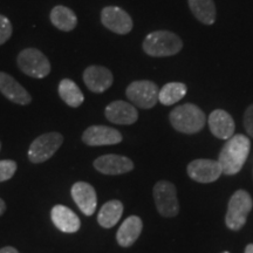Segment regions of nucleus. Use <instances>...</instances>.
Masks as SVG:
<instances>
[{
  "mask_svg": "<svg viewBox=\"0 0 253 253\" xmlns=\"http://www.w3.org/2000/svg\"><path fill=\"white\" fill-rule=\"evenodd\" d=\"M251 141L248 136L237 134L226 140L218 157L223 173L232 176L238 173L248 160Z\"/></svg>",
  "mask_w": 253,
  "mask_h": 253,
  "instance_id": "obj_1",
  "label": "nucleus"
},
{
  "mask_svg": "<svg viewBox=\"0 0 253 253\" xmlns=\"http://www.w3.org/2000/svg\"><path fill=\"white\" fill-rule=\"evenodd\" d=\"M169 120L177 131L189 135L201 131L207 122L203 110L192 103L176 107L170 113Z\"/></svg>",
  "mask_w": 253,
  "mask_h": 253,
  "instance_id": "obj_2",
  "label": "nucleus"
},
{
  "mask_svg": "<svg viewBox=\"0 0 253 253\" xmlns=\"http://www.w3.org/2000/svg\"><path fill=\"white\" fill-rule=\"evenodd\" d=\"M142 47L145 54L155 58H162L175 55L181 52L183 42L181 38L172 32L155 31L145 37Z\"/></svg>",
  "mask_w": 253,
  "mask_h": 253,
  "instance_id": "obj_3",
  "label": "nucleus"
},
{
  "mask_svg": "<svg viewBox=\"0 0 253 253\" xmlns=\"http://www.w3.org/2000/svg\"><path fill=\"white\" fill-rule=\"evenodd\" d=\"M253 208L251 196L245 190H237L230 198L227 207L225 224L230 230L239 231L246 224L249 213Z\"/></svg>",
  "mask_w": 253,
  "mask_h": 253,
  "instance_id": "obj_4",
  "label": "nucleus"
},
{
  "mask_svg": "<svg viewBox=\"0 0 253 253\" xmlns=\"http://www.w3.org/2000/svg\"><path fill=\"white\" fill-rule=\"evenodd\" d=\"M18 67L27 77L34 79H43L50 73V62L40 49L30 47L25 48L18 54Z\"/></svg>",
  "mask_w": 253,
  "mask_h": 253,
  "instance_id": "obj_5",
  "label": "nucleus"
},
{
  "mask_svg": "<svg viewBox=\"0 0 253 253\" xmlns=\"http://www.w3.org/2000/svg\"><path fill=\"white\" fill-rule=\"evenodd\" d=\"M63 143V135L58 131H50L40 135L32 142L27 156L34 164L43 163L54 156Z\"/></svg>",
  "mask_w": 253,
  "mask_h": 253,
  "instance_id": "obj_6",
  "label": "nucleus"
},
{
  "mask_svg": "<svg viewBox=\"0 0 253 253\" xmlns=\"http://www.w3.org/2000/svg\"><path fill=\"white\" fill-rule=\"evenodd\" d=\"M158 213L163 217H175L179 212V203L175 185L171 182L160 181L153 190Z\"/></svg>",
  "mask_w": 253,
  "mask_h": 253,
  "instance_id": "obj_7",
  "label": "nucleus"
},
{
  "mask_svg": "<svg viewBox=\"0 0 253 253\" xmlns=\"http://www.w3.org/2000/svg\"><path fill=\"white\" fill-rule=\"evenodd\" d=\"M157 84L149 80L134 81L129 84L126 90V95L129 101L140 107L142 109H150L158 102Z\"/></svg>",
  "mask_w": 253,
  "mask_h": 253,
  "instance_id": "obj_8",
  "label": "nucleus"
},
{
  "mask_svg": "<svg viewBox=\"0 0 253 253\" xmlns=\"http://www.w3.org/2000/svg\"><path fill=\"white\" fill-rule=\"evenodd\" d=\"M186 171L191 179L198 183H212L219 178L223 170L218 161L198 158L189 163Z\"/></svg>",
  "mask_w": 253,
  "mask_h": 253,
  "instance_id": "obj_9",
  "label": "nucleus"
},
{
  "mask_svg": "<svg viewBox=\"0 0 253 253\" xmlns=\"http://www.w3.org/2000/svg\"><path fill=\"white\" fill-rule=\"evenodd\" d=\"M101 23L116 34H128L132 30V19L125 9L116 6H107L101 11Z\"/></svg>",
  "mask_w": 253,
  "mask_h": 253,
  "instance_id": "obj_10",
  "label": "nucleus"
},
{
  "mask_svg": "<svg viewBox=\"0 0 253 253\" xmlns=\"http://www.w3.org/2000/svg\"><path fill=\"white\" fill-rule=\"evenodd\" d=\"M82 141L90 147L119 144L122 142V134L107 126H91L84 131Z\"/></svg>",
  "mask_w": 253,
  "mask_h": 253,
  "instance_id": "obj_11",
  "label": "nucleus"
},
{
  "mask_svg": "<svg viewBox=\"0 0 253 253\" xmlns=\"http://www.w3.org/2000/svg\"><path fill=\"white\" fill-rule=\"evenodd\" d=\"M93 166L97 171L103 175H122L130 172L134 169V163L130 158L121 155L108 154L97 157Z\"/></svg>",
  "mask_w": 253,
  "mask_h": 253,
  "instance_id": "obj_12",
  "label": "nucleus"
},
{
  "mask_svg": "<svg viewBox=\"0 0 253 253\" xmlns=\"http://www.w3.org/2000/svg\"><path fill=\"white\" fill-rule=\"evenodd\" d=\"M82 78L88 89L96 94L109 89L114 82L113 73L107 67L97 65H91L84 69Z\"/></svg>",
  "mask_w": 253,
  "mask_h": 253,
  "instance_id": "obj_13",
  "label": "nucleus"
},
{
  "mask_svg": "<svg viewBox=\"0 0 253 253\" xmlns=\"http://www.w3.org/2000/svg\"><path fill=\"white\" fill-rule=\"evenodd\" d=\"M72 197L84 216H93L97 207L96 191L87 182H77L72 186Z\"/></svg>",
  "mask_w": 253,
  "mask_h": 253,
  "instance_id": "obj_14",
  "label": "nucleus"
},
{
  "mask_svg": "<svg viewBox=\"0 0 253 253\" xmlns=\"http://www.w3.org/2000/svg\"><path fill=\"white\" fill-rule=\"evenodd\" d=\"M104 116L109 122L115 125H134L138 119L137 109L131 103L125 101H114L104 109Z\"/></svg>",
  "mask_w": 253,
  "mask_h": 253,
  "instance_id": "obj_15",
  "label": "nucleus"
},
{
  "mask_svg": "<svg viewBox=\"0 0 253 253\" xmlns=\"http://www.w3.org/2000/svg\"><path fill=\"white\" fill-rule=\"evenodd\" d=\"M0 93L11 102L27 106L32 102V96L13 77L0 72Z\"/></svg>",
  "mask_w": 253,
  "mask_h": 253,
  "instance_id": "obj_16",
  "label": "nucleus"
},
{
  "mask_svg": "<svg viewBox=\"0 0 253 253\" xmlns=\"http://www.w3.org/2000/svg\"><path fill=\"white\" fill-rule=\"evenodd\" d=\"M209 128L217 138L229 140L235 135L236 125L232 116L225 110L216 109L210 114L208 120Z\"/></svg>",
  "mask_w": 253,
  "mask_h": 253,
  "instance_id": "obj_17",
  "label": "nucleus"
},
{
  "mask_svg": "<svg viewBox=\"0 0 253 253\" xmlns=\"http://www.w3.org/2000/svg\"><path fill=\"white\" fill-rule=\"evenodd\" d=\"M53 224L65 233H75L80 230L81 221L77 213L65 205H55L50 211Z\"/></svg>",
  "mask_w": 253,
  "mask_h": 253,
  "instance_id": "obj_18",
  "label": "nucleus"
},
{
  "mask_svg": "<svg viewBox=\"0 0 253 253\" xmlns=\"http://www.w3.org/2000/svg\"><path fill=\"white\" fill-rule=\"evenodd\" d=\"M142 229H143V221L140 217L130 216L126 218L116 233V240L119 245L122 248H130L138 239Z\"/></svg>",
  "mask_w": 253,
  "mask_h": 253,
  "instance_id": "obj_19",
  "label": "nucleus"
},
{
  "mask_svg": "<svg viewBox=\"0 0 253 253\" xmlns=\"http://www.w3.org/2000/svg\"><path fill=\"white\" fill-rule=\"evenodd\" d=\"M49 19L53 26L62 32H71L78 25V17L74 11L62 5H58L52 8Z\"/></svg>",
  "mask_w": 253,
  "mask_h": 253,
  "instance_id": "obj_20",
  "label": "nucleus"
},
{
  "mask_svg": "<svg viewBox=\"0 0 253 253\" xmlns=\"http://www.w3.org/2000/svg\"><path fill=\"white\" fill-rule=\"evenodd\" d=\"M123 213V204L118 199L107 202L102 205L99 214H97V221L104 229L114 227L121 219Z\"/></svg>",
  "mask_w": 253,
  "mask_h": 253,
  "instance_id": "obj_21",
  "label": "nucleus"
},
{
  "mask_svg": "<svg viewBox=\"0 0 253 253\" xmlns=\"http://www.w3.org/2000/svg\"><path fill=\"white\" fill-rule=\"evenodd\" d=\"M58 91L63 102L67 106L72 107V108H78L84 103V93H82L78 84L71 79H63V80L60 81Z\"/></svg>",
  "mask_w": 253,
  "mask_h": 253,
  "instance_id": "obj_22",
  "label": "nucleus"
},
{
  "mask_svg": "<svg viewBox=\"0 0 253 253\" xmlns=\"http://www.w3.org/2000/svg\"><path fill=\"white\" fill-rule=\"evenodd\" d=\"M189 6L192 14L201 23L212 25L216 20V6L213 0H189Z\"/></svg>",
  "mask_w": 253,
  "mask_h": 253,
  "instance_id": "obj_23",
  "label": "nucleus"
},
{
  "mask_svg": "<svg viewBox=\"0 0 253 253\" xmlns=\"http://www.w3.org/2000/svg\"><path fill=\"white\" fill-rule=\"evenodd\" d=\"M186 90V86L182 82H169L161 88L158 101L164 106H172L185 96Z\"/></svg>",
  "mask_w": 253,
  "mask_h": 253,
  "instance_id": "obj_24",
  "label": "nucleus"
},
{
  "mask_svg": "<svg viewBox=\"0 0 253 253\" xmlns=\"http://www.w3.org/2000/svg\"><path fill=\"white\" fill-rule=\"evenodd\" d=\"M17 163L12 160L0 161V182H6L11 179L17 171Z\"/></svg>",
  "mask_w": 253,
  "mask_h": 253,
  "instance_id": "obj_25",
  "label": "nucleus"
},
{
  "mask_svg": "<svg viewBox=\"0 0 253 253\" xmlns=\"http://www.w3.org/2000/svg\"><path fill=\"white\" fill-rule=\"evenodd\" d=\"M12 33H13V27H12L9 19L0 14V46L4 45L6 41L9 40Z\"/></svg>",
  "mask_w": 253,
  "mask_h": 253,
  "instance_id": "obj_26",
  "label": "nucleus"
},
{
  "mask_svg": "<svg viewBox=\"0 0 253 253\" xmlns=\"http://www.w3.org/2000/svg\"><path fill=\"white\" fill-rule=\"evenodd\" d=\"M244 126L248 134L253 137V104L244 113Z\"/></svg>",
  "mask_w": 253,
  "mask_h": 253,
  "instance_id": "obj_27",
  "label": "nucleus"
},
{
  "mask_svg": "<svg viewBox=\"0 0 253 253\" xmlns=\"http://www.w3.org/2000/svg\"><path fill=\"white\" fill-rule=\"evenodd\" d=\"M0 253H20L17 249H14L13 246H5V248L0 249Z\"/></svg>",
  "mask_w": 253,
  "mask_h": 253,
  "instance_id": "obj_28",
  "label": "nucleus"
},
{
  "mask_svg": "<svg viewBox=\"0 0 253 253\" xmlns=\"http://www.w3.org/2000/svg\"><path fill=\"white\" fill-rule=\"evenodd\" d=\"M5 211H6V203L1 198H0V216H2Z\"/></svg>",
  "mask_w": 253,
  "mask_h": 253,
  "instance_id": "obj_29",
  "label": "nucleus"
},
{
  "mask_svg": "<svg viewBox=\"0 0 253 253\" xmlns=\"http://www.w3.org/2000/svg\"><path fill=\"white\" fill-rule=\"evenodd\" d=\"M245 253H253V244H249L246 246Z\"/></svg>",
  "mask_w": 253,
  "mask_h": 253,
  "instance_id": "obj_30",
  "label": "nucleus"
},
{
  "mask_svg": "<svg viewBox=\"0 0 253 253\" xmlns=\"http://www.w3.org/2000/svg\"><path fill=\"white\" fill-rule=\"evenodd\" d=\"M0 150H1V142H0Z\"/></svg>",
  "mask_w": 253,
  "mask_h": 253,
  "instance_id": "obj_31",
  "label": "nucleus"
},
{
  "mask_svg": "<svg viewBox=\"0 0 253 253\" xmlns=\"http://www.w3.org/2000/svg\"><path fill=\"white\" fill-rule=\"evenodd\" d=\"M221 253H230V252H227V251H224V252H221Z\"/></svg>",
  "mask_w": 253,
  "mask_h": 253,
  "instance_id": "obj_32",
  "label": "nucleus"
}]
</instances>
